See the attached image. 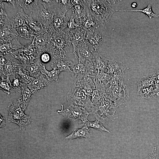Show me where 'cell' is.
<instances>
[{"label":"cell","instance_id":"obj_35","mask_svg":"<svg viewBox=\"0 0 159 159\" xmlns=\"http://www.w3.org/2000/svg\"><path fill=\"white\" fill-rule=\"evenodd\" d=\"M85 124L87 127H91L101 132L105 131L110 133L109 131L104 127L102 123L99 120H97L92 122L87 120Z\"/></svg>","mask_w":159,"mask_h":159},{"label":"cell","instance_id":"obj_20","mask_svg":"<svg viewBox=\"0 0 159 159\" xmlns=\"http://www.w3.org/2000/svg\"><path fill=\"white\" fill-rule=\"evenodd\" d=\"M42 65L40 59L38 58L28 66L26 69L29 72L31 77L35 78H39L43 75L41 70Z\"/></svg>","mask_w":159,"mask_h":159},{"label":"cell","instance_id":"obj_12","mask_svg":"<svg viewBox=\"0 0 159 159\" xmlns=\"http://www.w3.org/2000/svg\"><path fill=\"white\" fill-rule=\"evenodd\" d=\"M68 18L65 15L55 16L49 26L54 32L64 31L67 28Z\"/></svg>","mask_w":159,"mask_h":159},{"label":"cell","instance_id":"obj_13","mask_svg":"<svg viewBox=\"0 0 159 159\" xmlns=\"http://www.w3.org/2000/svg\"><path fill=\"white\" fill-rule=\"evenodd\" d=\"M69 34L73 46L86 39V29L82 27H79L69 31Z\"/></svg>","mask_w":159,"mask_h":159},{"label":"cell","instance_id":"obj_7","mask_svg":"<svg viewBox=\"0 0 159 159\" xmlns=\"http://www.w3.org/2000/svg\"><path fill=\"white\" fill-rule=\"evenodd\" d=\"M55 15L54 12L45 9L40 3L29 16H31L37 21L47 28L50 26Z\"/></svg>","mask_w":159,"mask_h":159},{"label":"cell","instance_id":"obj_31","mask_svg":"<svg viewBox=\"0 0 159 159\" xmlns=\"http://www.w3.org/2000/svg\"><path fill=\"white\" fill-rule=\"evenodd\" d=\"M115 11H134V12H140L145 14L147 16H148L150 19H151L152 17H158L159 15L157 14H154L152 11V9L151 5L149 4L144 9L140 10H134L131 9L129 10H117Z\"/></svg>","mask_w":159,"mask_h":159},{"label":"cell","instance_id":"obj_6","mask_svg":"<svg viewBox=\"0 0 159 159\" xmlns=\"http://www.w3.org/2000/svg\"><path fill=\"white\" fill-rule=\"evenodd\" d=\"M71 1L72 5L71 16L78 25L83 27L89 13L85 0Z\"/></svg>","mask_w":159,"mask_h":159},{"label":"cell","instance_id":"obj_41","mask_svg":"<svg viewBox=\"0 0 159 159\" xmlns=\"http://www.w3.org/2000/svg\"><path fill=\"white\" fill-rule=\"evenodd\" d=\"M153 73L155 78L159 81V70Z\"/></svg>","mask_w":159,"mask_h":159},{"label":"cell","instance_id":"obj_30","mask_svg":"<svg viewBox=\"0 0 159 159\" xmlns=\"http://www.w3.org/2000/svg\"><path fill=\"white\" fill-rule=\"evenodd\" d=\"M101 25L99 22L90 13H89L84 26L82 27L86 29L92 27L97 28Z\"/></svg>","mask_w":159,"mask_h":159},{"label":"cell","instance_id":"obj_38","mask_svg":"<svg viewBox=\"0 0 159 159\" xmlns=\"http://www.w3.org/2000/svg\"><path fill=\"white\" fill-rule=\"evenodd\" d=\"M144 159H159V155L156 147H154L153 150Z\"/></svg>","mask_w":159,"mask_h":159},{"label":"cell","instance_id":"obj_23","mask_svg":"<svg viewBox=\"0 0 159 159\" xmlns=\"http://www.w3.org/2000/svg\"><path fill=\"white\" fill-rule=\"evenodd\" d=\"M89 129L87 126H84L82 128L75 129L69 135L65 138L67 140H71L80 138H87L91 136L89 132Z\"/></svg>","mask_w":159,"mask_h":159},{"label":"cell","instance_id":"obj_42","mask_svg":"<svg viewBox=\"0 0 159 159\" xmlns=\"http://www.w3.org/2000/svg\"><path fill=\"white\" fill-rule=\"evenodd\" d=\"M131 6L133 8H135L137 6V4L136 2H133L131 4Z\"/></svg>","mask_w":159,"mask_h":159},{"label":"cell","instance_id":"obj_15","mask_svg":"<svg viewBox=\"0 0 159 159\" xmlns=\"http://www.w3.org/2000/svg\"><path fill=\"white\" fill-rule=\"evenodd\" d=\"M75 62L64 59L55 60L52 63L51 66L53 70H57L60 72L62 71L72 72V69Z\"/></svg>","mask_w":159,"mask_h":159},{"label":"cell","instance_id":"obj_27","mask_svg":"<svg viewBox=\"0 0 159 159\" xmlns=\"http://www.w3.org/2000/svg\"><path fill=\"white\" fill-rule=\"evenodd\" d=\"M22 93L19 99L21 103H23L25 106L27 105L32 95L36 92L31 89L27 85H24L22 91Z\"/></svg>","mask_w":159,"mask_h":159},{"label":"cell","instance_id":"obj_14","mask_svg":"<svg viewBox=\"0 0 159 159\" xmlns=\"http://www.w3.org/2000/svg\"><path fill=\"white\" fill-rule=\"evenodd\" d=\"M29 16L22 9L19 8L18 12L10 20L11 27L16 29L26 24V21Z\"/></svg>","mask_w":159,"mask_h":159},{"label":"cell","instance_id":"obj_29","mask_svg":"<svg viewBox=\"0 0 159 159\" xmlns=\"http://www.w3.org/2000/svg\"><path fill=\"white\" fill-rule=\"evenodd\" d=\"M0 77L1 89L8 95L13 92L11 82L10 80L9 76H7L5 79L1 75Z\"/></svg>","mask_w":159,"mask_h":159},{"label":"cell","instance_id":"obj_19","mask_svg":"<svg viewBox=\"0 0 159 159\" xmlns=\"http://www.w3.org/2000/svg\"><path fill=\"white\" fill-rule=\"evenodd\" d=\"M92 61L98 73L105 72L107 68L109 59L106 58L96 52H93Z\"/></svg>","mask_w":159,"mask_h":159},{"label":"cell","instance_id":"obj_17","mask_svg":"<svg viewBox=\"0 0 159 159\" xmlns=\"http://www.w3.org/2000/svg\"><path fill=\"white\" fill-rule=\"evenodd\" d=\"M19 8L22 9L25 13L29 16L32 11L39 4V0H16Z\"/></svg>","mask_w":159,"mask_h":159},{"label":"cell","instance_id":"obj_26","mask_svg":"<svg viewBox=\"0 0 159 159\" xmlns=\"http://www.w3.org/2000/svg\"><path fill=\"white\" fill-rule=\"evenodd\" d=\"M50 82L42 75L39 78H35L30 84L27 85L31 89L36 92L44 88Z\"/></svg>","mask_w":159,"mask_h":159},{"label":"cell","instance_id":"obj_1","mask_svg":"<svg viewBox=\"0 0 159 159\" xmlns=\"http://www.w3.org/2000/svg\"><path fill=\"white\" fill-rule=\"evenodd\" d=\"M47 30L49 36L45 52L49 54L51 58L55 60L64 59L71 44L69 32L66 29L54 32L50 27Z\"/></svg>","mask_w":159,"mask_h":159},{"label":"cell","instance_id":"obj_24","mask_svg":"<svg viewBox=\"0 0 159 159\" xmlns=\"http://www.w3.org/2000/svg\"><path fill=\"white\" fill-rule=\"evenodd\" d=\"M19 64L7 58L2 71L4 75L7 76L10 75L14 76Z\"/></svg>","mask_w":159,"mask_h":159},{"label":"cell","instance_id":"obj_8","mask_svg":"<svg viewBox=\"0 0 159 159\" xmlns=\"http://www.w3.org/2000/svg\"><path fill=\"white\" fill-rule=\"evenodd\" d=\"M62 114L67 116L72 120H81L86 123L89 114L84 108L73 105H69L63 112Z\"/></svg>","mask_w":159,"mask_h":159},{"label":"cell","instance_id":"obj_28","mask_svg":"<svg viewBox=\"0 0 159 159\" xmlns=\"http://www.w3.org/2000/svg\"><path fill=\"white\" fill-rule=\"evenodd\" d=\"M41 72L46 76V78L50 82L52 81L58 82L59 81V75L60 72L55 70L51 71L47 70L45 66L42 64L41 66Z\"/></svg>","mask_w":159,"mask_h":159},{"label":"cell","instance_id":"obj_40","mask_svg":"<svg viewBox=\"0 0 159 159\" xmlns=\"http://www.w3.org/2000/svg\"><path fill=\"white\" fill-rule=\"evenodd\" d=\"M0 2H6L12 5L15 8V4H16V0H0Z\"/></svg>","mask_w":159,"mask_h":159},{"label":"cell","instance_id":"obj_3","mask_svg":"<svg viewBox=\"0 0 159 159\" xmlns=\"http://www.w3.org/2000/svg\"><path fill=\"white\" fill-rule=\"evenodd\" d=\"M69 105H73L85 108L92 112L93 105L91 98L80 87L74 85L69 89L67 96Z\"/></svg>","mask_w":159,"mask_h":159},{"label":"cell","instance_id":"obj_10","mask_svg":"<svg viewBox=\"0 0 159 159\" xmlns=\"http://www.w3.org/2000/svg\"><path fill=\"white\" fill-rule=\"evenodd\" d=\"M49 34L47 32L43 35H34L32 44L34 49V57L37 58L45 52L46 45L49 38Z\"/></svg>","mask_w":159,"mask_h":159},{"label":"cell","instance_id":"obj_18","mask_svg":"<svg viewBox=\"0 0 159 159\" xmlns=\"http://www.w3.org/2000/svg\"><path fill=\"white\" fill-rule=\"evenodd\" d=\"M26 23L32 30L34 35H43L47 32V28L42 24L34 19L31 16H29Z\"/></svg>","mask_w":159,"mask_h":159},{"label":"cell","instance_id":"obj_39","mask_svg":"<svg viewBox=\"0 0 159 159\" xmlns=\"http://www.w3.org/2000/svg\"><path fill=\"white\" fill-rule=\"evenodd\" d=\"M7 57L2 54L0 53V70L2 71Z\"/></svg>","mask_w":159,"mask_h":159},{"label":"cell","instance_id":"obj_32","mask_svg":"<svg viewBox=\"0 0 159 159\" xmlns=\"http://www.w3.org/2000/svg\"><path fill=\"white\" fill-rule=\"evenodd\" d=\"M57 2L59 10L65 15L68 10L72 8V5L71 0H57Z\"/></svg>","mask_w":159,"mask_h":159},{"label":"cell","instance_id":"obj_34","mask_svg":"<svg viewBox=\"0 0 159 159\" xmlns=\"http://www.w3.org/2000/svg\"><path fill=\"white\" fill-rule=\"evenodd\" d=\"M0 27L1 28L4 24L10 22V19L5 11L3 2H0Z\"/></svg>","mask_w":159,"mask_h":159},{"label":"cell","instance_id":"obj_25","mask_svg":"<svg viewBox=\"0 0 159 159\" xmlns=\"http://www.w3.org/2000/svg\"><path fill=\"white\" fill-rule=\"evenodd\" d=\"M16 29L18 36L27 39L33 40L34 34L26 23Z\"/></svg>","mask_w":159,"mask_h":159},{"label":"cell","instance_id":"obj_36","mask_svg":"<svg viewBox=\"0 0 159 159\" xmlns=\"http://www.w3.org/2000/svg\"><path fill=\"white\" fill-rule=\"evenodd\" d=\"M80 27L75 22L74 18L71 16L67 25V30L69 32L70 30Z\"/></svg>","mask_w":159,"mask_h":159},{"label":"cell","instance_id":"obj_4","mask_svg":"<svg viewBox=\"0 0 159 159\" xmlns=\"http://www.w3.org/2000/svg\"><path fill=\"white\" fill-rule=\"evenodd\" d=\"M117 107L104 94L100 101L93 106L92 112L100 119L114 120L118 117Z\"/></svg>","mask_w":159,"mask_h":159},{"label":"cell","instance_id":"obj_21","mask_svg":"<svg viewBox=\"0 0 159 159\" xmlns=\"http://www.w3.org/2000/svg\"><path fill=\"white\" fill-rule=\"evenodd\" d=\"M15 76L19 77L24 85H27L31 84L35 79L30 76L29 72L21 64H19V65Z\"/></svg>","mask_w":159,"mask_h":159},{"label":"cell","instance_id":"obj_22","mask_svg":"<svg viewBox=\"0 0 159 159\" xmlns=\"http://www.w3.org/2000/svg\"><path fill=\"white\" fill-rule=\"evenodd\" d=\"M107 69V70L106 72L112 76L117 72L124 71L126 69V67L121 62L113 59H109Z\"/></svg>","mask_w":159,"mask_h":159},{"label":"cell","instance_id":"obj_5","mask_svg":"<svg viewBox=\"0 0 159 159\" xmlns=\"http://www.w3.org/2000/svg\"><path fill=\"white\" fill-rule=\"evenodd\" d=\"M104 95L117 107L126 103L129 99L128 89L124 83L109 86Z\"/></svg>","mask_w":159,"mask_h":159},{"label":"cell","instance_id":"obj_2","mask_svg":"<svg viewBox=\"0 0 159 159\" xmlns=\"http://www.w3.org/2000/svg\"><path fill=\"white\" fill-rule=\"evenodd\" d=\"M90 14L104 26L114 12L112 7V1L85 0Z\"/></svg>","mask_w":159,"mask_h":159},{"label":"cell","instance_id":"obj_33","mask_svg":"<svg viewBox=\"0 0 159 159\" xmlns=\"http://www.w3.org/2000/svg\"><path fill=\"white\" fill-rule=\"evenodd\" d=\"M13 92H19L22 91L24 85L21 80L17 77L14 76L11 82Z\"/></svg>","mask_w":159,"mask_h":159},{"label":"cell","instance_id":"obj_37","mask_svg":"<svg viewBox=\"0 0 159 159\" xmlns=\"http://www.w3.org/2000/svg\"><path fill=\"white\" fill-rule=\"evenodd\" d=\"M51 57L49 54L47 52H44L41 55L40 59L41 62L47 63L49 61Z\"/></svg>","mask_w":159,"mask_h":159},{"label":"cell","instance_id":"obj_11","mask_svg":"<svg viewBox=\"0 0 159 159\" xmlns=\"http://www.w3.org/2000/svg\"><path fill=\"white\" fill-rule=\"evenodd\" d=\"M0 44L11 42L18 36L16 29L12 28L9 22L0 28Z\"/></svg>","mask_w":159,"mask_h":159},{"label":"cell","instance_id":"obj_9","mask_svg":"<svg viewBox=\"0 0 159 159\" xmlns=\"http://www.w3.org/2000/svg\"><path fill=\"white\" fill-rule=\"evenodd\" d=\"M86 39L92 46L93 52H97L102 44L103 37L99 32L89 28L86 29Z\"/></svg>","mask_w":159,"mask_h":159},{"label":"cell","instance_id":"obj_16","mask_svg":"<svg viewBox=\"0 0 159 159\" xmlns=\"http://www.w3.org/2000/svg\"><path fill=\"white\" fill-rule=\"evenodd\" d=\"M8 54H10L12 57L19 60L25 69L37 59L34 57H30L26 55L19 49L12 50Z\"/></svg>","mask_w":159,"mask_h":159}]
</instances>
